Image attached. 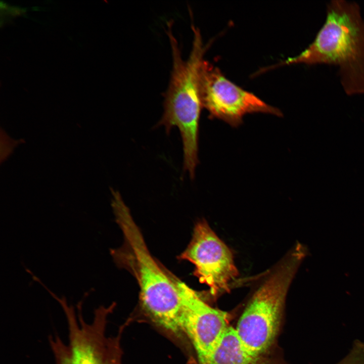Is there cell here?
Wrapping results in <instances>:
<instances>
[{
    "label": "cell",
    "mask_w": 364,
    "mask_h": 364,
    "mask_svg": "<svg viewBox=\"0 0 364 364\" xmlns=\"http://www.w3.org/2000/svg\"><path fill=\"white\" fill-rule=\"evenodd\" d=\"M111 192L112 207L124 241L121 248L111 251L112 255L135 277L142 306L152 321L179 337L184 335L180 324L182 303L174 277L163 270L151 254L119 193Z\"/></svg>",
    "instance_id": "1"
},
{
    "label": "cell",
    "mask_w": 364,
    "mask_h": 364,
    "mask_svg": "<svg viewBox=\"0 0 364 364\" xmlns=\"http://www.w3.org/2000/svg\"><path fill=\"white\" fill-rule=\"evenodd\" d=\"M298 64L333 66L346 94L363 95L364 17L359 5L346 0L329 2L325 21L313 41L279 65Z\"/></svg>",
    "instance_id": "2"
},
{
    "label": "cell",
    "mask_w": 364,
    "mask_h": 364,
    "mask_svg": "<svg viewBox=\"0 0 364 364\" xmlns=\"http://www.w3.org/2000/svg\"><path fill=\"white\" fill-rule=\"evenodd\" d=\"M172 21L167 22V35L172 51L173 65L168 88L165 93L164 113L158 125L167 133L173 126L180 130L183 143L184 167L194 175L197 165L199 123L202 108L199 93V70L207 46H204L199 29L192 24L194 33L192 49L184 60L172 31Z\"/></svg>",
    "instance_id": "3"
},
{
    "label": "cell",
    "mask_w": 364,
    "mask_h": 364,
    "mask_svg": "<svg viewBox=\"0 0 364 364\" xmlns=\"http://www.w3.org/2000/svg\"><path fill=\"white\" fill-rule=\"evenodd\" d=\"M307 253L306 247L297 244L251 297L235 329L249 352L265 354L274 343L288 289Z\"/></svg>",
    "instance_id": "4"
},
{
    "label": "cell",
    "mask_w": 364,
    "mask_h": 364,
    "mask_svg": "<svg viewBox=\"0 0 364 364\" xmlns=\"http://www.w3.org/2000/svg\"><path fill=\"white\" fill-rule=\"evenodd\" d=\"M54 298L62 307L68 330L67 343L57 335L49 337L55 364H122L120 338L124 327L116 336H107L106 332L114 304L96 308L93 320L88 323L83 316L82 300L77 303L76 311L65 297Z\"/></svg>",
    "instance_id": "5"
},
{
    "label": "cell",
    "mask_w": 364,
    "mask_h": 364,
    "mask_svg": "<svg viewBox=\"0 0 364 364\" xmlns=\"http://www.w3.org/2000/svg\"><path fill=\"white\" fill-rule=\"evenodd\" d=\"M199 93L202 107L209 117L233 126L240 125L244 116L261 112L282 116L281 111L227 79L217 67L203 60L199 70Z\"/></svg>",
    "instance_id": "6"
},
{
    "label": "cell",
    "mask_w": 364,
    "mask_h": 364,
    "mask_svg": "<svg viewBox=\"0 0 364 364\" xmlns=\"http://www.w3.org/2000/svg\"><path fill=\"white\" fill-rule=\"evenodd\" d=\"M179 258L194 265L195 275L213 296L229 291L230 284L238 275L232 252L205 220L196 224Z\"/></svg>",
    "instance_id": "7"
},
{
    "label": "cell",
    "mask_w": 364,
    "mask_h": 364,
    "mask_svg": "<svg viewBox=\"0 0 364 364\" xmlns=\"http://www.w3.org/2000/svg\"><path fill=\"white\" fill-rule=\"evenodd\" d=\"M174 280L182 303L181 329L190 340L200 362L213 351L230 327L228 315L209 306L185 283L175 278Z\"/></svg>",
    "instance_id": "8"
},
{
    "label": "cell",
    "mask_w": 364,
    "mask_h": 364,
    "mask_svg": "<svg viewBox=\"0 0 364 364\" xmlns=\"http://www.w3.org/2000/svg\"><path fill=\"white\" fill-rule=\"evenodd\" d=\"M198 364H276L264 354L247 351L242 344L235 329L229 327L213 351Z\"/></svg>",
    "instance_id": "9"
},
{
    "label": "cell",
    "mask_w": 364,
    "mask_h": 364,
    "mask_svg": "<svg viewBox=\"0 0 364 364\" xmlns=\"http://www.w3.org/2000/svg\"><path fill=\"white\" fill-rule=\"evenodd\" d=\"M337 364H364V342L355 340L348 354Z\"/></svg>",
    "instance_id": "10"
},
{
    "label": "cell",
    "mask_w": 364,
    "mask_h": 364,
    "mask_svg": "<svg viewBox=\"0 0 364 364\" xmlns=\"http://www.w3.org/2000/svg\"><path fill=\"white\" fill-rule=\"evenodd\" d=\"M19 142L14 141L11 139L8 135L4 132L2 133L1 132V144H3V145H1V147H4L3 149H1V161L2 159L5 160L12 152L13 148L18 144Z\"/></svg>",
    "instance_id": "11"
},
{
    "label": "cell",
    "mask_w": 364,
    "mask_h": 364,
    "mask_svg": "<svg viewBox=\"0 0 364 364\" xmlns=\"http://www.w3.org/2000/svg\"><path fill=\"white\" fill-rule=\"evenodd\" d=\"M10 13L13 16H17L21 14V11L16 7L10 8L9 10Z\"/></svg>",
    "instance_id": "12"
},
{
    "label": "cell",
    "mask_w": 364,
    "mask_h": 364,
    "mask_svg": "<svg viewBox=\"0 0 364 364\" xmlns=\"http://www.w3.org/2000/svg\"><path fill=\"white\" fill-rule=\"evenodd\" d=\"M0 7L2 10L8 9V6L5 2L1 1L0 3Z\"/></svg>",
    "instance_id": "13"
}]
</instances>
